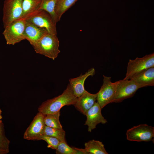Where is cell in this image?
<instances>
[{"mask_svg": "<svg viewBox=\"0 0 154 154\" xmlns=\"http://www.w3.org/2000/svg\"><path fill=\"white\" fill-rule=\"evenodd\" d=\"M77 99L68 84L62 94L43 102L39 107L38 110V112L44 115L54 113L60 111L64 106L74 105Z\"/></svg>", "mask_w": 154, "mask_h": 154, "instance_id": "obj_1", "label": "cell"}, {"mask_svg": "<svg viewBox=\"0 0 154 154\" xmlns=\"http://www.w3.org/2000/svg\"><path fill=\"white\" fill-rule=\"evenodd\" d=\"M59 41L57 35L47 33L33 46L35 52L53 60L60 53Z\"/></svg>", "mask_w": 154, "mask_h": 154, "instance_id": "obj_2", "label": "cell"}, {"mask_svg": "<svg viewBox=\"0 0 154 154\" xmlns=\"http://www.w3.org/2000/svg\"><path fill=\"white\" fill-rule=\"evenodd\" d=\"M147 86L131 79L118 81L115 95L111 103L121 102L132 97L139 89Z\"/></svg>", "mask_w": 154, "mask_h": 154, "instance_id": "obj_3", "label": "cell"}, {"mask_svg": "<svg viewBox=\"0 0 154 154\" xmlns=\"http://www.w3.org/2000/svg\"><path fill=\"white\" fill-rule=\"evenodd\" d=\"M25 22V20H17L5 28L3 34L7 44L14 45L25 40L23 33Z\"/></svg>", "mask_w": 154, "mask_h": 154, "instance_id": "obj_4", "label": "cell"}, {"mask_svg": "<svg viewBox=\"0 0 154 154\" xmlns=\"http://www.w3.org/2000/svg\"><path fill=\"white\" fill-rule=\"evenodd\" d=\"M154 67V53L147 54L142 58L129 59L128 63L125 76L123 80H129L140 72Z\"/></svg>", "mask_w": 154, "mask_h": 154, "instance_id": "obj_5", "label": "cell"}, {"mask_svg": "<svg viewBox=\"0 0 154 154\" xmlns=\"http://www.w3.org/2000/svg\"><path fill=\"white\" fill-rule=\"evenodd\" d=\"M23 0H5L3 7V22L5 28L14 21L19 19L22 13Z\"/></svg>", "mask_w": 154, "mask_h": 154, "instance_id": "obj_6", "label": "cell"}, {"mask_svg": "<svg viewBox=\"0 0 154 154\" xmlns=\"http://www.w3.org/2000/svg\"><path fill=\"white\" fill-rule=\"evenodd\" d=\"M127 139L137 142L154 141V127L142 124L133 126L126 133Z\"/></svg>", "mask_w": 154, "mask_h": 154, "instance_id": "obj_7", "label": "cell"}, {"mask_svg": "<svg viewBox=\"0 0 154 154\" xmlns=\"http://www.w3.org/2000/svg\"><path fill=\"white\" fill-rule=\"evenodd\" d=\"M103 83L99 91L97 93V100L102 109L110 103L114 98L117 81L114 82L111 81V78L103 75Z\"/></svg>", "mask_w": 154, "mask_h": 154, "instance_id": "obj_8", "label": "cell"}, {"mask_svg": "<svg viewBox=\"0 0 154 154\" xmlns=\"http://www.w3.org/2000/svg\"><path fill=\"white\" fill-rule=\"evenodd\" d=\"M39 27L46 29L48 33L57 35L56 23L50 15L42 10L25 20Z\"/></svg>", "mask_w": 154, "mask_h": 154, "instance_id": "obj_9", "label": "cell"}, {"mask_svg": "<svg viewBox=\"0 0 154 154\" xmlns=\"http://www.w3.org/2000/svg\"><path fill=\"white\" fill-rule=\"evenodd\" d=\"M45 116L39 112L37 114L25 131L24 139L29 140H40L44 135L46 126L44 122Z\"/></svg>", "mask_w": 154, "mask_h": 154, "instance_id": "obj_10", "label": "cell"}, {"mask_svg": "<svg viewBox=\"0 0 154 154\" xmlns=\"http://www.w3.org/2000/svg\"><path fill=\"white\" fill-rule=\"evenodd\" d=\"M102 109L99 104L96 102L86 113L87 119L84 125L88 126V131L91 132L98 124H104L107 122L102 115Z\"/></svg>", "mask_w": 154, "mask_h": 154, "instance_id": "obj_11", "label": "cell"}, {"mask_svg": "<svg viewBox=\"0 0 154 154\" xmlns=\"http://www.w3.org/2000/svg\"><path fill=\"white\" fill-rule=\"evenodd\" d=\"M23 36L33 46L44 36L48 33L47 30L39 27L25 21Z\"/></svg>", "mask_w": 154, "mask_h": 154, "instance_id": "obj_12", "label": "cell"}, {"mask_svg": "<svg viewBox=\"0 0 154 154\" xmlns=\"http://www.w3.org/2000/svg\"><path fill=\"white\" fill-rule=\"evenodd\" d=\"M94 69L92 68L89 69L84 74L69 80V84L73 90L74 95L77 98L80 96L85 91L84 83L89 76H92L95 74Z\"/></svg>", "mask_w": 154, "mask_h": 154, "instance_id": "obj_13", "label": "cell"}, {"mask_svg": "<svg viewBox=\"0 0 154 154\" xmlns=\"http://www.w3.org/2000/svg\"><path fill=\"white\" fill-rule=\"evenodd\" d=\"M97 96V93L92 94L86 90L83 94L78 98L74 106L78 110L85 115L86 112L96 102Z\"/></svg>", "mask_w": 154, "mask_h": 154, "instance_id": "obj_14", "label": "cell"}, {"mask_svg": "<svg viewBox=\"0 0 154 154\" xmlns=\"http://www.w3.org/2000/svg\"><path fill=\"white\" fill-rule=\"evenodd\" d=\"M42 0H23L22 13L19 19L25 20L40 10Z\"/></svg>", "mask_w": 154, "mask_h": 154, "instance_id": "obj_15", "label": "cell"}, {"mask_svg": "<svg viewBox=\"0 0 154 154\" xmlns=\"http://www.w3.org/2000/svg\"><path fill=\"white\" fill-rule=\"evenodd\" d=\"M129 79L149 86L154 85V67L145 69L131 77Z\"/></svg>", "mask_w": 154, "mask_h": 154, "instance_id": "obj_16", "label": "cell"}, {"mask_svg": "<svg viewBox=\"0 0 154 154\" xmlns=\"http://www.w3.org/2000/svg\"><path fill=\"white\" fill-rule=\"evenodd\" d=\"M84 149H78L82 154H108L102 143L94 139L90 140L85 143Z\"/></svg>", "mask_w": 154, "mask_h": 154, "instance_id": "obj_17", "label": "cell"}, {"mask_svg": "<svg viewBox=\"0 0 154 154\" xmlns=\"http://www.w3.org/2000/svg\"><path fill=\"white\" fill-rule=\"evenodd\" d=\"M78 0H58L55 9L56 22H59L62 15Z\"/></svg>", "mask_w": 154, "mask_h": 154, "instance_id": "obj_18", "label": "cell"}, {"mask_svg": "<svg viewBox=\"0 0 154 154\" xmlns=\"http://www.w3.org/2000/svg\"><path fill=\"white\" fill-rule=\"evenodd\" d=\"M60 111L45 115L44 118V122L46 126L63 129L62 126L59 121Z\"/></svg>", "mask_w": 154, "mask_h": 154, "instance_id": "obj_19", "label": "cell"}, {"mask_svg": "<svg viewBox=\"0 0 154 154\" xmlns=\"http://www.w3.org/2000/svg\"><path fill=\"white\" fill-rule=\"evenodd\" d=\"M58 0H42L40 10H44L48 13L56 23L55 9Z\"/></svg>", "mask_w": 154, "mask_h": 154, "instance_id": "obj_20", "label": "cell"}, {"mask_svg": "<svg viewBox=\"0 0 154 154\" xmlns=\"http://www.w3.org/2000/svg\"><path fill=\"white\" fill-rule=\"evenodd\" d=\"M44 135L56 138L60 141H66L65 132L63 129H60L46 125Z\"/></svg>", "mask_w": 154, "mask_h": 154, "instance_id": "obj_21", "label": "cell"}, {"mask_svg": "<svg viewBox=\"0 0 154 154\" xmlns=\"http://www.w3.org/2000/svg\"><path fill=\"white\" fill-rule=\"evenodd\" d=\"M57 154H82L79 150L74 147H71L66 143V141H60L56 149Z\"/></svg>", "mask_w": 154, "mask_h": 154, "instance_id": "obj_22", "label": "cell"}, {"mask_svg": "<svg viewBox=\"0 0 154 154\" xmlns=\"http://www.w3.org/2000/svg\"><path fill=\"white\" fill-rule=\"evenodd\" d=\"M10 141L6 137L4 125L1 120L0 121V148L9 152Z\"/></svg>", "mask_w": 154, "mask_h": 154, "instance_id": "obj_23", "label": "cell"}, {"mask_svg": "<svg viewBox=\"0 0 154 154\" xmlns=\"http://www.w3.org/2000/svg\"><path fill=\"white\" fill-rule=\"evenodd\" d=\"M40 140H44L47 142L48 148L56 150L60 142V141L56 138L45 135L41 137Z\"/></svg>", "mask_w": 154, "mask_h": 154, "instance_id": "obj_24", "label": "cell"}, {"mask_svg": "<svg viewBox=\"0 0 154 154\" xmlns=\"http://www.w3.org/2000/svg\"><path fill=\"white\" fill-rule=\"evenodd\" d=\"M8 153L7 151L4 150L0 149V154H6Z\"/></svg>", "mask_w": 154, "mask_h": 154, "instance_id": "obj_25", "label": "cell"}, {"mask_svg": "<svg viewBox=\"0 0 154 154\" xmlns=\"http://www.w3.org/2000/svg\"><path fill=\"white\" fill-rule=\"evenodd\" d=\"M2 118V117L1 116V111L0 109V119H1Z\"/></svg>", "mask_w": 154, "mask_h": 154, "instance_id": "obj_26", "label": "cell"}, {"mask_svg": "<svg viewBox=\"0 0 154 154\" xmlns=\"http://www.w3.org/2000/svg\"><path fill=\"white\" fill-rule=\"evenodd\" d=\"M0 149H1V148H0Z\"/></svg>", "mask_w": 154, "mask_h": 154, "instance_id": "obj_27", "label": "cell"}]
</instances>
